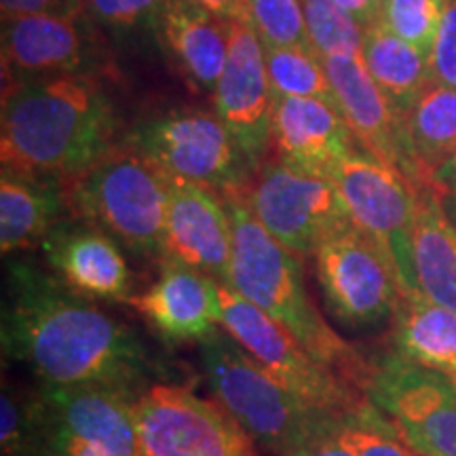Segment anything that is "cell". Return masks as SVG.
I'll return each instance as SVG.
<instances>
[{"instance_id": "obj_1", "label": "cell", "mask_w": 456, "mask_h": 456, "mask_svg": "<svg viewBox=\"0 0 456 456\" xmlns=\"http://www.w3.org/2000/svg\"><path fill=\"white\" fill-rule=\"evenodd\" d=\"M0 334L4 359L41 385H106L140 395L151 376L134 330L26 260L9 266Z\"/></svg>"}, {"instance_id": "obj_2", "label": "cell", "mask_w": 456, "mask_h": 456, "mask_svg": "<svg viewBox=\"0 0 456 456\" xmlns=\"http://www.w3.org/2000/svg\"><path fill=\"white\" fill-rule=\"evenodd\" d=\"M118 117L87 74L4 85L0 112L3 171L70 180L117 146Z\"/></svg>"}, {"instance_id": "obj_3", "label": "cell", "mask_w": 456, "mask_h": 456, "mask_svg": "<svg viewBox=\"0 0 456 456\" xmlns=\"http://www.w3.org/2000/svg\"><path fill=\"white\" fill-rule=\"evenodd\" d=\"M232 222L231 283L243 298L288 330L332 372L366 393L372 359L349 345L322 317L305 283L302 262L262 226L243 197V188L222 192Z\"/></svg>"}, {"instance_id": "obj_4", "label": "cell", "mask_w": 456, "mask_h": 456, "mask_svg": "<svg viewBox=\"0 0 456 456\" xmlns=\"http://www.w3.org/2000/svg\"><path fill=\"white\" fill-rule=\"evenodd\" d=\"M77 218L108 232L140 260H163L169 175L129 144H117L64 182Z\"/></svg>"}, {"instance_id": "obj_5", "label": "cell", "mask_w": 456, "mask_h": 456, "mask_svg": "<svg viewBox=\"0 0 456 456\" xmlns=\"http://www.w3.org/2000/svg\"><path fill=\"white\" fill-rule=\"evenodd\" d=\"M197 346L216 402L254 442L281 456L315 408L283 389L222 326L199 340Z\"/></svg>"}, {"instance_id": "obj_6", "label": "cell", "mask_w": 456, "mask_h": 456, "mask_svg": "<svg viewBox=\"0 0 456 456\" xmlns=\"http://www.w3.org/2000/svg\"><path fill=\"white\" fill-rule=\"evenodd\" d=\"M125 144L169 178L195 182L220 195L245 188L256 174L216 112L188 108L142 118L125 135Z\"/></svg>"}, {"instance_id": "obj_7", "label": "cell", "mask_w": 456, "mask_h": 456, "mask_svg": "<svg viewBox=\"0 0 456 456\" xmlns=\"http://www.w3.org/2000/svg\"><path fill=\"white\" fill-rule=\"evenodd\" d=\"M330 180L338 188L353 226L372 239L389 260L402 294L416 292L412 228L419 188L402 171L362 146L336 165Z\"/></svg>"}, {"instance_id": "obj_8", "label": "cell", "mask_w": 456, "mask_h": 456, "mask_svg": "<svg viewBox=\"0 0 456 456\" xmlns=\"http://www.w3.org/2000/svg\"><path fill=\"white\" fill-rule=\"evenodd\" d=\"M370 403L419 456H456V380L397 353L372 359Z\"/></svg>"}, {"instance_id": "obj_9", "label": "cell", "mask_w": 456, "mask_h": 456, "mask_svg": "<svg viewBox=\"0 0 456 456\" xmlns=\"http://www.w3.org/2000/svg\"><path fill=\"white\" fill-rule=\"evenodd\" d=\"M220 326L302 403L317 410H340L366 402V393L319 363L288 330L235 289L220 285Z\"/></svg>"}, {"instance_id": "obj_10", "label": "cell", "mask_w": 456, "mask_h": 456, "mask_svg": "<svg viewBox=\"0 0 456 456\" xmlns=\"http://www.w3.org/2000/svg\"><path fill=\"white\" fill-rule=\"evenodd\" d=\"M134 420L140 456H258L249 433L218 402L186 387H144Z\"/></svg>"}, {"instance_id": "obj_11", "label": "cell", "mask_w": 456, "mask_h": 456, "mask_svg": "<svg viewBox=\"0 0 456 456\" xmlns=\"http://www.w3.org/2000/svg\"><path fill=\"white\" fill-rule=\"evenodd\" d=\"M243 197L262 226L296 256H315L326 239L353 224L332 180L289 167L281 159L262 163Z\"/></svg>"}, {"instance_id": "obj_12", "label": "cell", "mask_w": 456, "mask_h": 456, "mask_svg": "<svg viewBox=\"0 0 456 456\" xmlns=\"http://www.w3.org/2000/svg\"><path fill=\"white\" fill-rule=\"evenodd\" d=\"M315 275L328 311L345 328L370 330L395 315L402 285L379 245L357 226L319 245Z\"/></svg>"}, {"instance_id": "obj_13", "label": "cell", "mask_w": 456, "mask_h": 456, "mask_svg": "<svg viewBox=\"0 0 456 456\" xmlns=\"http://www.w3.org/2000/svg\"><path fill=\"white\" fill-rule=\"evenodd\" d=\"M336 106L357 144L393 165L419 188H433L410 146L406 117L391 104L383 89L370 77L362 53L322 57Z\"/></svg>"}, {"instance_id": "obj_14", "label": "cell", "mask_w": 456, "mask_h": 456, "mask_svg": "<svg viewBox=\"0 0 456 456\" xmlns=\"http://www.w3.org/2000/svg\"><path fill=\"white\" fill-rule=\"evenodd\" d=\"M214 112L258 171L271 148L273 94L265 47L252 21H231L224 70L214 91Z\"/></svg>"}, {"instance_id": "obj_15", "label": "cell", "mask_w": 456, "mask_h": 456, "mask_svg": "<svg viewBox=\"0 0 456 456\" xmlns=\"http://www.w3.org/2000/svg\"><path fill=\"white\" fill-rule=\"evenodd\" d=\"M87 13H37L3 21L4 85L60 74L94 77L102 51Z\"/></svg>"}, {"instance_id": "obj_16", "label": "cell", "mask_w": 456, "mask_h": 456, "mask_svg": "<svg viewBox=\"0 0 456 456\" xmlns=\"http://www.w3.org/2000/svg\"><path fill=\"white\" fill-rule=\"evenodd\" d=\"M41 440L57 433L114 456H140L134 420L138 395L106 385H38Z\"/></svg>"}, {"instance_id": "obj_17", "label": "cell", "mask_w": 456, "mask_h": 456, "mask_svg": "<svg viewBox=\"0 0 456 456\" xmlns=\"http://www.w3.org/2000/svg\"><path fill=\"white\" fill-rule=\"evenodd\" d=\"M163 260L208 273L222 285L231 283L232 222L220 192L169 178Z\"/></svg>"}, {"instance_id": "obj_18", "label": "cell", "mask_w": 456, "mask_h": 456, "mask_svg": "<svg viewBox=\"0 0 456 456\" xmlns=\"http://www.w3.org/2000/svg\"><path fill=\"white\" fill-rule=\"evenodd\" d=\"M49 269L66 288L89 300L131 302L134 275L121 245L87 220L64 218L43 241Z\"/></svg>"}, {"instance_id": "obj_19", "label": "cell", "mask_w": 456, "mask_h": 456, "mask_svg": "<svg viewBox=\"0 0 456 456\" xmlns=\"http://www.w3.org/2000/svg\"><path fill=\"white\" fill-rule=\"evenodd\" d=\"M220 285L208 273L182 262L163 260L161 275L129 305L169 345L199 342L222 322Z\"/></svg>"}, {"instance_id": "obj_20", "label": "cell", "mask_w": 456, "mask_h": 456, "mask_svg": "<svg viewBox=\"0 0 456 456\" xmlns=\"http://www.w3.org/2000/svg\"><path fill=\"white\" fill-rule=\"evenodd\" d=\"M271 146L289 167L330 178L359 144L334 104L315 98H275Z\"/></svg>"}, {"instance_id": "obj_21", "label": "cell", "mask_w": 456, "mask_h": 456, "mask_svg": "<svg viewBox=\"0 0 456 456\" xmlns=\"http://www.w3.org/2000/svg\"><path fill=\"white\" fill-rule=\"evenodd\" d=\"M152 28L184 81L214 95L228 57L231 21L197 0H167Z\"/></svg>"}, {"instance_id": "obj_22", "label": "cell", "mask_w": 456, "mask_h": 456, "mask_svg": "<svg viewBox=\"0 0 456 456\" xmlns=\"http://www.w3.org/2000/svg\"><path fill=\"white\" fill-rule=\"evenodd\" d=\"M281 456H419L370 399L351 408L313 410Z\"/></svg>"}, {"instance_id": "obj_23", "label": "cell", "mask_w": 456, "mask_h": 456, "mask_svg": "<svg viewBox=\"0 0 456 456\" xmlns=\"http://www.w3.org/2000/svg\"><path fill=\"white\" fill-rule=\"evenodd\" d=\"M68 208L61 180L3 171L0 175V249L4 256L43 245L64 220Z\"/></svg>"}, {"instance_id": "obj_24", "label": "cell", "mask_w": 456, "mask_h": 456, "mask_svg": "<svg viewBox=\"0 0 456 456\" xmlns=\"http://www.w3.org/2000/svg\"><path fill=\"white\" fill-rule=\"evenodd\" d=\"M414 288L427 300L456 313V226L436 188H420L412 228Z\"/></svg>"}, {"instance_id": "obj_25", "label": "cell", "mask_w": 456, "mask_h": 456, "mask_svg": "<svg viewBox=\"0 0 456 456\" xmlns=\"http://www.w3.org/2000/svg\"><path fill=\"white\" fill-rule=\"evenodd\" d=\"M389 334L391 351L456 380V313L420 292L402 294Z\"/></svg>"}, {"instance_id": "obj_26", "label": "cell", "mask_w": 456, "mask_h": 456, "mask_svg": "<svg viewBox=\"0 0 456 456\" xmlns=\"http://www.w3.org/2000/svg\"><path fill=\"white\" fill-rule=\"evenodd\" d=\"M362 57L370 77L403 117L433 83L429 57L393 34L380 20L363 30Z\"/></svg>"}, {"instance_id": "obj_27", "label": "cell", "mask_w": 456, "mask_h": 456, "mask_svg": "<svg viewBox=\"0 0 456 456\" xmlns=\"http://www.w3.org/2000/svg\"><path fill=\"white\" fill-rule=\"evenodd\" d=\"M406 129L416 161L433 184L456 144V87L433 81L406 112Z\"/></svg>"}, {"instance_id": "obj_28", "label": "cell", "mask_w": 456, "mask_h": 456, "mask_svg": "<svg viewBox=\"0 0 456 456\" xmlns=\"http://www.w3.org/2000/svg\"><path fill=\"white\" fill-rule=\"evenodd\" d=\"M265 60L275 98H315L336 106L332 85L317 53L289 47H265Z\"/></svg>"}, {"instance_id": "obj_29", "label": "cell", "mask_w": 456, "mask_h": 456, "mask_svg": "<svg viewBox=\"0 0 456 456\" xmlns=\"http://www.w3.org/2000/svg\"><path fill=\"white\" fill-rule=\"evenodd\" d=\"M0 448L3 456H20L41 442V406L38 389H24L3 380L0 395Z\"/></svg>"}, {"instance_id": "obj_30", "label": "cell", "mask_w": 456, "mask_h": 456, "mask_svg": "<svg viewBox=\"0 0 456 456\" xmlns=\"http://www.w3.org/2000/svg\"><path fill=\"white\" fill-rule=\"evenodd\" d=\"M313 47L319 57L362 53L363 28L334 0H300Z\"/></svg>"}, {"instance_id": "obj_31", "label": "cell", "mask_w": 456, "mask_h": 456, "mask_svg": "<svg viewBox=\"0 0 456 456\" xmlns=\"http://www.w3.org/2000/svg\"><path fill=\"white\" fill-rule=\"evenodd\" d=\"M249 11L262 47H289L317 53L300 0H249Z\"/></svg>"}, {"instance_id": "obj_32", "label": "cell", "mask_w": 456, "mask_h": 456, "mask_svg": "<svg viewBox=\"0 0 456 456\" xmlns=\"http://www.w3.org/2000/svg\"><path fill=\"white\" fill-rule=\"evenodd\" d=\"M448 0H387L380 21L393 34L431 57Z\"/></svg>"}, {"instance_id": "obj_33", "label": "cell", "mask_w": 456, "mask_h": 456, "mask_svg": "<svg viewBox=\"0 0 456 456\" xmlns=\"http://www.w3.org/2000/svg\"><path fill=\"white\" fill-rule=\"evenodd\" d=\"M167 0H85V13L95 24L114 30L155 26L159 13Z\"/></svg>"}, {"instance_id": "obj_34", "label": "cell", "mask_w": 456, "mask_h": 456, "mask_svg": "<svg viewBox=\"0 0 456 456\" xmlns=\"http://www.w3.org/2000/svg\"><path fill=\"white\" fill-rule=\"evenodd\" d=\"M429 66L433 81L456 87V0H450L446 13H444Z\"/></svg>"}, {"instance_id": "obj_35", "label": "cell", "mask_w": 456, "mask_h": 456, "mask_svg": "<svg viewBox=\"0 0 456 456\" xmlns=\"http://www.w3.org/2000/svg\"><path fill=\"white\" fill-rule=\"evenodd\" d=\"M3 21L37 13H85V0H0Z\"/></svg>"}, {"instance_id": "obj_36", "label": "cell", "mask_w": 456, "mask_h": 456, "mask_svg": "<svg viewBox=\"0 0 456 456\" xmlns=\"http://www.w3.org/2000/svg\"><path fill=\"white\" fill-rule=\"evenodd\" d=\"M338 7L345 11L351 20H355L359 26L366 30L368 26L376 24L383 15V3L380 0H334Z\"/></svg>"}, {"instance_id": "obj_37", "label": "cell", "mask_w": 456, "mask_h": 456, "mask_svg": "<svg viewBox=\"0 0 456 456\" xmlns=\"http://www.w3.org/2000/svg\"><path fill=\"white\" fill-rule=\"evenodd\" d=\"M43 442H47L51 448H55L57 452H61L64 456H114L98 446H91L87 442L74 440V437L68 436H57V433L43 436Z\"/></svg>"}, {"instance_id": "obj_38", "label": "cell", "mask_w": 456, "mask_h": 456, "mask_svg": "<svg viewBox=\"0 0 456 456\" xmlns=\"http://www.w3.org/2000/svg\"><path fill=\"white\" fill-rule=\"evenodd\" d=\"M197 3L228 21H252L249 0H197Z\"/></svg>"}, {"instance_id": "obj_39", "label": "cell", "mask_w": 456, "mask_h": 456, "mask_svg": "<svg viewBox=\"0 0 456 456\" xmlns=\"http://www.w3.org/2000/svg\"><path fill=\"white\" fill-rule=\"evenodd\" d=\"M433 188L440 195H452V192H456V144L450 157L440 165V169L433 174Z\"/></svg>"}, {"instance_id": "obj_40", "label": "cell", "mask_w": 456, "mask_h": 456, "mask_svg": "<svg viewBox=\"0 0 456 456\" xmlns=\"http://www.w3.org/2000/svg\"><path fill=\"white\" fill-rule=\"evenodd\" d=\"M20 456H64L61 452H57L55 448H51L47 442H37L34 446H30L28 450H24Z\"/></svg>"}, {"instance_id": "obj_41", "label": "cell", "mask_w": 456, "mask_h": 456, "mask_svg": "<svg viewBox=\"0 0 456 456\" xmlns=\"http://www.w3.org/2000/svg\"><path fill=\"white\" fill-rule=\"evenodd\" d=\"M440 197H442L444 212H446L450 222L456 226V192H452V195H440Z\"/></svg>"}, {"instance_id": "obj_42", "label": "cell", "mask_w": 456, "mask_h": 456, "mask_svg": "<svg viewBox=\"0 0 456 456\" xmlns=\"http://www.w3.org/2000/svg\"><path fill=\"white\" fill-rule=\"evenodd\" d=\"M380 3H383V4H385V3H387V0H380Z\"/></svg>"}, {"instance_id": "obj_43", "label": "cell", "mask_w": 456, "mask_h": 456, "mask_svg": "<svg viewBox=\"0 0 456 456\" xmlns=\"http://www.w3.org/2000/svg\"><path fill=\"white\" fill-rule=\"evenodd\" d=\"M448 3H450V0H448Z\"/></svg>"}]
</instances>
